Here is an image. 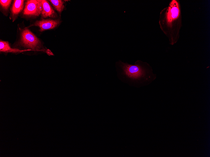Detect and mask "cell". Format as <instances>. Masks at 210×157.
<instances>
[{
  "label": "cell",
  "mask_w": 210,
  "mask_h": 157,
  "mask_svg": "<svg viewBox=\"0 0 210 157\" xmlns=\"http://www.w3.org/2000/svg\"><path fill=\"white\" fill-rule=\"evenodd\" d=\"M49 1L55 9L61 14L64 8V2L61 0H50Z\"/></svg>",
  "instance_id": "9"
},
{
  "label": "cell",
  "mask_w": 210,
  "mask_h": 157,
  "mask_svg": "<svg viewBox=\"0 0 210 157\" xmlns=\"http://www.w3.org/2000/svg\"><path fill=\"white\" fill-rule=\"evenodd\" d=\"M145 63L141 61H137L134 65L124 63L121 61L118 63L123 72L130 78L140 80L147 76V69L144 65Z\"/></svg>",
  "instance_id": "1"
},
{
  "label": "cell",
  "mask_w": 210,
  "mask_h": 157,
  "mask_svg": "<svg viewBox=\"0 0 210 157\" xmlns=\"http://www.w3.org/2000/svg\"><path fill=\"white\" fill-rule=\"evenodd\" d=\"M12 0H0V4L1 11L4 13H6L8 11Z\"/></svg>",
  "instance_id": "10"
},
{
  "label": "cell",
  "mask_w": 210,
  "mask_h": 157,
  "mask_svg": "<svg viewBox=\"0 0 210 157\" xmlns=\"http://www.w3.org/2000/svg\"><path fill=\"white\" fill-rule=\"evenodd\" d=\"M180 14V11L178 2L173 0L170 3L166 11L164 18L163 19H160V23L164 22L167 27L171 28L174 23L179 18Z\"/></svg>",
  "instance_id": "2"
},
{
  "label": "cell",
  "mask_w": 210,
  "mask_h": 157,
  "mask_svg": "<svg viewBox=\"0 0 210 157\" xmlns=\"http://www.w3.org/2000/svg\"><path fill=\"white\" fill-rule=\"evenodd\" d=\"M41 6V17L43 18L48 17L56 18L57 14L52 8L47 0H40Z\"/></svg>",
  "instance_id": "6"
},
{
  "label": "cell",
  "mask_w": 210,
  "mask_h": 157,
  "mask_svg": "<svg viewBox=\"0 0 210 157\" xmlns=\"http://www.w3.org/2000/svg\"><path fill=\"white\" fill-rule=\"evenodd\" d=\"M24 0H15L14 1L11 8V18L13 21L17 18L19 14L22 10L24 5Z\"/></svg>",
  "instance_id": "7"
},
{
  "label": "cell",
  "mask_w": 210,
  "mask_h": 157,
  "mask_svg": "<svg viewBox=\"0 0 210 157\" xmlns=\"http://www.w3.org/2000/svg\"><path fill=\"white\" fill-rule=\"evenodd\" d=\"M41 6L40 0H29L26 2L23 11L24 15L38 16L41 14Z\"/></svg>",
  "instance_id": "4"
},
{
  "label": "cell",
  "mask_w": 210,
  "mask_h": 157,
  "mask_svg": "<svg viewBox=\"0 0 210 157\" xmlns=\"http://www.w3.org/2000/svg\"><path fill=\"white\" fill-rule=\"evenodd\" d=\"M30 49L27 50H20L17 49L11 48L8 41L0 40V51L3 52H12L14 53H21L23 52L31 50Z\"/></svg>",
  "instance_id": "8"
},
{
  "label": "cell",
  "mask_w": 210,
  "mask_h": 157,
  "mask_svg": "<svg viewBox=\"0 0 210 157\" xmlns=\"http://www.w3.org/2000/svg\"><path fill=\"white\" fill-rule=\"evenodd\" d=\"M59 19H41L36 21L33 25L37 26L40 28V31L53 29L57 27L60 23Z\"/></svg>",
  "instance_id": "5"
},
{
  "label": "cell",
  "mask_w": 210,
  "mask_h": 157,
  "mask_svg": "<svg viewBox=\"0 0 210 157\" xmlns=\"http://www.w3.org/2000/svg\"><path fill=\"white\" fill-rule=\"evenodd\" d=\"M20 43L24 47L32 50H38L41 47V43L39 39L27 28L21 31Z\"/></svg>",
  "instance_id": "3"
}]
</instances>
